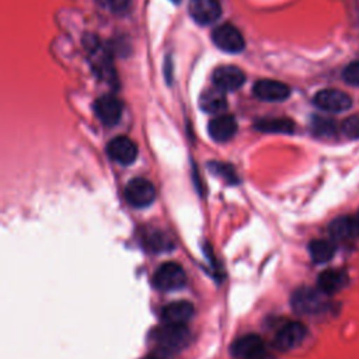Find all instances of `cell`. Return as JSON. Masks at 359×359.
Instances as JSON below:
<instances>
[{
    "label": "cell",
    "instance_id": "1",
    "mask_svg": "<svg viewBox=\"0 0 359 359\" xmlns=\"http://www.w3.org/2000/svg\"><path fill=\"white\" fill-rule=\"evenodd\" d=\"M84 48L88 55L90 65L94 73L104 81L112 84L116 81V74L114 70L112 56L109 49L100 42L94 35H87L84 38Z\"/></svg>",
    "mask_w": 359,
    "mask_h": 359
},
{
    "label": "cell",
    "instance_id": "2",
    "mask_svg": "<svg viewBox=\"0 0 359 359\" xmlns=\"http://www.w3.org/2000/svg\"><path fill=\"white\" fill-rule=\"evenodd\" d=\"M325 296L327 294L320 289L300 287L292 294L290 303L297 314L314 316L323 313L327 309L328 302Z\"/></svg>",
    "mask_w": 359,
    "mask_h": 359
},
{
    "label": "cell",
    "instance_id": "3",
    "mask_svg": "<svg viewBox=\"0 0 359 359\" xmlns=\"http://www.w3.org/2000/svg\"><path fill=\"white\" fill-rule=\"evenodd\" d=\"M191 332L187 324H168L164 323L156 332V341L158 346L167 352L181 351L189 344Z\"/></svg>",
    "mask_w": 359,
    "mask_h": 359
},
{
    "label": "cell",
    "instance_id": "4",
    "mask_svg": "<svg viewBox=\"0 0 359 359\" xmlns=\"http://www.w3.org/2000/svg\"><path fill=\"white\" fill-rule=\"evenodd\" d=\"M187 283V273L184 268L177 262L161 264L153 275V285L165 292L178 290Z\"/></svg>",
    "mask_w": 359,
    "mask_h": 359
},
{
    "label": "cell",
    "instance_id": "5",
    "mask_svg": "<svg viewBox=\"0 0 359 359\" xmlns=\"http://www.w3.org/2000/svg\"><path fill=\"white\" fill-rule=\"evenodd\" d=\"M123 195L130 206L147 208L156 199V188L146 178H133L126 184Z\"/></svg>",
    "mask_w": 359,
    "mask_h": 359
},
{
    "label": "cell",
    "instance_id": "6",
    "mask_svg": "<svg viewBox=\"0 0 359 359\" xmlns=\"http://www.w3.org/2000/svg\"><path fill=\"white\" fill-rule=\"evenodd\" d=\"M313 104L321 111L338 114V112L348 111L352 107V98L345 91L335 90V88H325V90H320L314 95Z\"/></svg>",
    "mask_w": 359,
    "mask_h": 359
},
{
    "label": "cell",
    "instance_id": "7",
    "mask_svg": "<svg viewBox=\"0 0 359 359\" xmlns=\"http://www.w3.org/2000/svg\"><path fill=\"white\" fill-rule=\"evenodd\" d=\"M212 41L219 49L230 53L241 52L245 46L241 32L231 24H223L216 27L212 32Z\"/></svg>",
    "mask_w": 359,
    "mask_h": 359
},
{
    "label": "cell",
    "instance_id": "8",
    "mask_svg": "<svg viewBox=\"0 0 359 359\" xmlns=\"http://www.w3.org/2000/svg\"><path fill=\"white\" fill-rule=\"evenodd\" d=\"M306 335H307V328L303 323L290 321V323H286L278 331L273 344L279 351H292L304 341Z\"/></svg>",
    "mask_w": 359,
    "mask_h": 359
},
{
    "label": "cell",
    "instance_id": "9",
    "mask_svg": "<svg viewBox=\"0 0 359 359\" xmlns=\"http://www.w3.org/2000/svg\"><path fill=\"white\" fill-rule=\"evenodd\" d=\"M94 112L104 125L114 126L122 116V104L115 95L105 94L95 100Z\"/></svg>",
    "mask_w": 359,
    "mask_h": 359
},
{
    "label": "cell",
    "instance_id": "10",
    "mask_svg": "<svg viewBox=\"0 0 359 359\" xmlns=\"http://www.w3.org/2000/svg\"><path fill=\"white\" fill-rule=\"evenodd\" d=\"M230 352L234 358L238 359H259L262 358L265 348L261 337L255 334H247L237 338L231 344Z\"/></svg>",
    "mask_w": 359,
    "mask_h": 359
},
{
    "label": "cell",
    "instance_id": "11",
    "mask_svg": "<svg viewBox=\"0 0 359 359\" xmlns=\"http://www.w3.org/2000/svg\"><path fill=\"white\" fill-rule=\"evenodd\" d=\"M107 153L114 161L122 165H129L137 157V146L126 136H116L108 143Z\"/></svg>",
    "mask_w": 359,
    "mask_h": 359
},
{
    "label": "cell",
    "instance_id": "12",
    "mask_svg": "<svg viewBox=\"0 0 359 359\" xmlns=\"http://www.w3.org/2000/svg\"><path fill=\"white\" fill-rule=\"evenodd\" d=\"M189 14L199 25L215 22L222 15L219 0H189Z\"/></svg>",
    "mask_w": 359,
    "mask_h": 359
},
{
    "label": "cell",
    "instance_id": "13",
    "mask_svg": "<svg viewBox=\"0 0 359 359\" xmlns=\"http://www.w3.org/2000/svg\"><path fill=\"white\" fill-rule=\"evenodd\" d=\"M212 77H213V86L219 87L223 91H236L245 81L244 72L240 67L233 65L217 67L213 72Z\"/></svg>",
    "mask_w": 359,
    "mask_h": 359
},
{
    "label": "cell",
    "instance_id": "14",
    "mask_svg": "<svg viewBox=\"0 0 359 359\" xmlns=\"http://www.w3.org/2000/svg\"><path fill=\"white\" fill-rule=\"evenodd\" d=\"M252 93L255 97H258L262 101L278 102V101H283V100L289 98L290 88H289V86H286L282 81L262 79L254 84Z\"/></svg>",
    "mask_w": 359,
    "mask_h": 359
},
{
    "label": "cell",
    "instance_id": "15",
    "mask_svg": "<svg viewBox=\"0 0 359 359\" xmlns=\"http://www.w3.org/2000/svg\"><path fill=\"white\" fill-rule=\"evenodd\" d=\"M208 132L215 142H227L236 135L237 122L231 115L222 114L209 122Z\"/></svg>",
    "mask_w": 359,
    "mask_h": 359
},
{
    "label": "cell",
    "instance_id": "16",
    "mask_svg": "<svg viewBox=\"0 0 359 359\" xmlns=\"http://www.w3.org/2000/svg\"><path fill=\"white\" fill-rule=\"evenodd\" d=\"M194 316V306L187 300L171 302L164 306L161 311V318L168 324H187V321Z\"/></svg>",
    "mask_w": 359,
    "mask_h": 359
},
{
    "label": "cell",
    "instance_id": "17",
    "mask_svg": "<svg viewBox=\"0 0 359 359\" xmlns=\"http://www.w3.org/2000/svg\"><path fill=\"white\" fill-rule=\"evenodd\" d=\"M330 234L334 241H345L355 238L359 234L358 217L341 216L330 224Z\"/></svg>",
    "mask_w": 359,
    "mask_h": 359
},
{
    "label": "cell",
    "instance_id": "18",
    "mask_svg": "<svg viewBox=\"0 0 359 359\" xmlns=\"http://www.w3.org/2000/svg\"><path fill=\"white\" fill-rule=\"evenodd\" d=\"M224 93L226 91L220 90L216 86L206 88L199 97V107L208 114L223 112L227 107V98Z\"/></svg>",
    "mask_w": 359,
    "mask_h": 359
},
{
    "label": "cell",
    "instance_id": "19",
    "mask_svg": "<svg viewBox=\"0 0 359 359\" xmlns=\"http://www.w3.org/2000/svg\"><path fill=\"white\" fill-rule=\"evenodd\" d=\"M346 282H348V275L341 269H325L320 273L317 279L318 289L325 294H332L341 290L346 285Z\"/></svg>",
    "mask_w": 359,
    "mask_h": 359
},
{
    "label": "cell",
    "instance_id": "20",
    "mask_svg": "<svg viewBox=\"0 0 359 359\" xmlns=\"http://www.w3.org/2000/svg\"><path fill=\"white\" fill-rule=\"evenodd\" d=\"M255 129L265 133L290 135L294 132V122L289 118H264L255 122Z\"/></svg>",
    "mask_w": 359,
    "mask_h": 359
},
{
    "label": "cell",
    "instance_id": "21",
    "mask_svg": "<svg viewBox=\"0 0 359 359\" xmlns=\"http://www.w3.org/2000/svg\"><path fill=\"white\" fill-rule=\"evenodd\" d=\"M309 252H310L313 262L324 264V262H328L334 257L335 244H334V241L324 240V238L313 240L309 245Z\"/></svg>",
    "mask_w": 359,
    "mask_h": 359
},
{
    "label": "cell",
    "instance_id": "22",
    "mask_svg": "<svg viewBox=\"0 0 359 359\" xmlns=\"http://www.w3.org/2000/svg\"><path fill=\"white\" fill-rule=\"evenodd\" d=\"M311 130L316 136L331 137L337 132V125L334 121L323 116H314L311 121Z\"/></svg>",
    "mask_w": 359,
    "mask_h": 359
},
{
    "label": "cell",
    "instance_id": "23",
    "mask_svg": "<svg viewBox=\"0 0 359 359\" xmlns=\"http://www.w3.org/2000/svg\"><path fill=\"white\" fill-rule=\"evenodd\" d=\"M341 130L349 139H359V114L345 118L341 123Z\"/></svg>",
    "mask_w": 359,
    "mask_h": 359
},
{
    "label": "cell",
    "instance_id": "24",
    "mask_svg": "<svg viewBox=\"0 0 359 359\" xmlns=\"http://www.w3.org/2000/svg\"><path fill=\"white\" fill-rule=\"evenodd\" d=\"M146 244L153 251H163V250H168L171 247V241L160 231H156L150 237H147Z\"/></svg>",
    "mask_w": 359,
    "mask_h": 359
},
{
    "label": "cell",
    "instance_id": "25",
    "mask_svg": "<svg viewBox=\"0 0 359 359\" xmlns=\"http://www.w3.org/2000/svg\"><path fill=\"white\" fill-rule=\"evenodd\" d=\"M342 79L349 86H359V60L352 62L345 67Z\"/></svg>",
    "mask_w": 359,
    "mask_h": 359
},
{
    "label": "cell",
    "instance_id": "26",
    "mask_svg": "<svg viewBox=\"0 0 359 359\" xmlns=\"http://www.w3.org/2000/svg\"><path fill=\"white\" fill-rule=\"evenodd\" d=\"M98 1L101 3L102 7L108 8L109 11H114V13L125 11L130 4V0H98Z\"/></svg>",
    "mask_w": 359,
    "mask_h": 359
},
{
    "label": "cell",
    "instance_id": "27",
    "mask_svg": "<svg viewBox=\"0 0 359 359\" xmlns=\"http://www.w3.org/2000/svg\"><path fill=\"white\" fill-rule=\"evenodd\" d=\"M213 167H215L216 174L223 175L226 180H234V178H236V174L233 172L231 167L224 165V164H213Z\"/></svg>",
    "mask_w": 359,
    "mask_h": 359
},
{
    "label": "cell",
    "instance_id": "28",
    "mask_svg": "<svg viewBox=\"0 0 359 359\" xmlns=\"http://www.w3.org/2000/svg\"><path fill=\"white\" fill-rule=\"evenodd\" d=\"M170 355H171V352H167V351L160 348L158 351L150 353L146 359H170Z\"/></svg>",
    "mask_w": 359,
    "mask_h": 359
},
{
    "label": "cell",
    "instance_id": "29",
    "mask_svg": "<svg viewBox=\"0 0 359 359\" xmlns=\"http://www.w3.org/2000/svg\"><path fill=\"white\" fill-rule=\"evenodd\" d=\"M171 1H174V3H178V1H180V0H171Z\"/></svg>",
    "mask_w": 359,
    "mask_h": 359
},
{
    "label": "cell",
    "instance_id": "30",
    "mask_svg": "<svg viewBox=\"0 0 359 359\" xmlns=\"http://www.w3.org/2000/svg\"><path fill=\"white\" fill-rule=\"evenodd\" d=\"M358 220H359V215H358Z\"/></svg>",
    "mask_w": 359,
    "mask_h": 359
}]
</instances>
